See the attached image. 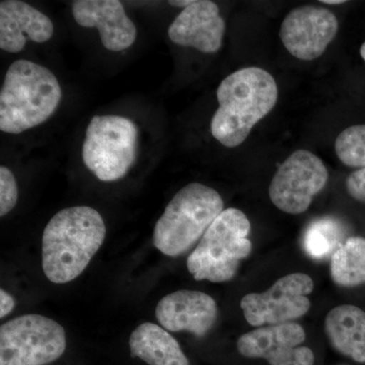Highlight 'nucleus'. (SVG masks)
<instances>
[{"instance_id": "18", "label": "nucleus", "mask_w": 365, "mask_h": 365, "mask_svg": "<svg viewBox=\"0 0 365 365\" xmlns=\"http://www.w3.org/2000/svg\"><path fill=\"white\" fill-rule=\"evenodd\" d=\"M331 277L343 287H359L365 283V239L346 240L331 257Z\"/></svg>"}, {"instance_id": "2", "label": "nucleus", "mask_w": 365, "mask_h": 365, "mask_svg": "<svg viewBox=\"0 0 365 365\" xmlns=\"http://www.w3.org/2000/svg\"><path fill=\"white\" fill-rule=\"evenodd\" d=\"M216 96L220 107L211 120V133L225 148H234L272 111L278 88L265 69L247 67L223 79Z\"/></svg>"}, {"instance_id": "7", "label": "nucleus", "mask_w": 365, "mask_h": 365, "mask_svg": "<svg viewBox=\"0 0 365 365\" xmlns=\"http://www.w3.org/2000/svg\"><path fill=\"white\" fill-rule=\"evenodd\" d=\"M66 349L63 327L42 314H24L0 327V365L49 364Z\"/></svg>"}, {"instance_id": "25", "label": "nucleus", "mask_w": 365, "mask_h": 365, "mask_svg": "<svg viewBox=\"0 0 365 365\" xmlns=\"http://www.w3.org/2000/svg\"><path fill=\"white\" fill-rule=\"evenodd\" d=\"M322 4H329V6H336V4H345L344 0H322Z\"/></svg>"}, {"instance_id": "24", "label": "nucleus", "mask_w": 365, "mask_h": 365, "mask_svg": "<svg viewBox=\"0 0 365 365\" xmlns=\"http://www.w3.org/2000/svg\"><path fill=\"white\" fill-rule=\"evenodd\" d=\"M168 4L173 6L184 7V9H186V7L193 4V0H177V1H169Z\"/></svg>"}, {"instance_id": "20", "label": "nucleus", "mask_w": 365, "mask_h": 365, "mask_svg": "<svg viewBox=\"0 0 365 365\" xmlns=\"http://www.w3.org/2000/svg\"><path fill=\"white\" fill-rule=\"evenodd\" d=\"M335 150L344 165L365 169V125H355L341 132L336 139Z\"/></svg>"}, {"instance_id": "3", "label": "nucleus", "mask_w": 365, "mask_h": 365, "mask_svg": "<svg viewBox=\"0 0 365 365\" xmlns=\"http://www.w3.org/2000/svg\"><path fill=\"white\" fill-rule=\"evenodd\" d=\"M61 98V86L51 71L30 60H16L0 91V130L21 134L39 126L54 114Z\"/></svg>"}, {"instance_id": "6", "label": "nucleus", "mask_w": 365, "mask_h": 365, "mask_svg": "<svg viewBox=\"0 0 365 365\" xmlns=\"http://www.w3.org/2000/svg\"><path fill=\"white\" fill-rule=\"evenodd\" d=\"M138 129L128 118L93 116L83 144L86 167L103 182L126 176L135 163Z\"/></svg>"}, {"instance_id": "5", "label": "nucleus", "mask_w": 365, "mask_h": 365, "mask_svg": "<svg viewBox=\"0 0 365 365\" xmlns=\"http://www.w3.org/2000/svg\"><path fill=\"white\" fill-rule=\"evenodd\" d=\"M251 223L242 211L225 209L204 234L187 260L196 280L227 282L239 270L240 263L252 251Z\"/></svg>"}, {"instance_id": "12", "label": "nucleus", "mask_w": 365, "mask_h": 365, "mask_svg": "<svg viewBox=\"0 0 365 365\" xmlns=\"http://www.w3.org/2000/svg\"><path fill=\"white\" fill-rule=\"evenodd\" d=\"M155 316L170 332H189L203 337L217 319V304L210 295L197 290H178L158 302Z\"/></svg>"}, {"instance_id": "17", "label": "nucleus", "mask_w": 365, "mask_h": 365, "mask_svg": "<svg viewBox=\"0 0 365 365\" xmlns=\"http://www.w3.org/2000/svg\"><path fill=\"white\" fill-rule=\"evenodd\" d=\"M129 346L132 357L148 365H190L178 341L163 327L143 323L132 332Z\"/></svg>"}, {"instance_id": "8", "label": "nucleus", "mask_w": 365, "mask_h": 365, "mask_svg": "<svg viewBox=\"0 0 365 365\" xmlns=\"http://www.w3.org/2000/svg\"><path fill=\"white\" fill-rule=\"evenodd\" d=\"M328 179V170L321 158L309 150H297L278 168L269 187V196L283 212L300 215L325 188Z\"/></svg>"}, {"instance_id": "22", "label": "nucleus", "mask_w": 365, "mask_h": 365, "mask_svg": "<svg viewBox=\"0 0 365 365\" xmlns=\"http://www.w3.org/2000/svg\"><path fill=\"white\" fill-rule=\"evenodd\" d=\"M346 188L352 198L365 203V169L353 172L346 180Z\"/></svg>"}, {"instance_id": "9", "label": "nucleus", "mask_w": 365, "mask_h": 365, "mask_svg": "<svg viewBox=\"0 0 365 365\" xmlns=\"http://www.w3.org/2000/svg\"><path fill=\"white\" fill-rule=\"evenodd\" d=\"M314 281L304 273L288 274L262 294L245 295L241 307L251 326H275L302 318L311 309L307 295Z\"/></svg>"}, {"instance_id": "10", "label": "nucleus", "mask_w": 365, "mask_h": 365, "mask_svg": "<svg viewBox=\"0 0 365 365\" xmlns=\"http://www.w3.org/2000/svg\"><path fill=\"white\" fill-rule=\"evenodd\" d=\"M339 23L332 11L324 7L304 6L292 9L280 28V39L295 58L311 61L319 58L335 39Z\"/></svg>"}, {"instance_id": "1", "label": "nucleus", "mask_w": 365, "mask_h": 365, "mask_svg": "<svg viewBox=\"0 0 365 365\" xmlns=\"http://www.w3.org/2000/svg\"><path fill=\"white\" fill-rule=\"evenodd\" d=\"M102 215L88 206L62 209L46 225L42 239V267L56 284L78 278L102 247L106 237Z\"/></svg>"}, {"instance_id": "16", "label": "nucleus", "mask_w": 365, "mask_h": 365, "mask_svg": "<svg viewBox=\"0 0 365 365\" xmlns=\"http://www.w3.org/2000/svg\"><path fill=\"white\" fill-rule=\"evenodd\" d=\"M325 330L334 349L359 364H365V312L342 304L329 312Z\"/></svg>"}, {"instance_id": "4", "label": "nucleus", "mask_w": 365, "mask_h": 365, "mask_svg": "<svg viewBox=\"0 0 365 365\" xmlns=\"http://www.w3.org/2000/svg\"><path fill=\"white\" fill-rule=\"evenodd\" d=\"M216 190L191 182L173 197L153 230V246L169 257L186 253L225 209Z\"/></svg>"}, {"instance_id": "23", "label": "nucleus", "mask_w": 365, "mask_h": 365, "mask_svg": "<svg viewBox=\"0 0 365 365\" xmlns=\"http://www.w3.org/2000/svg\"><path fill=\"white\" fill-rule=\"evenodd\" d=\"M14 299L6 290H0V318L4 319L14 309Z\"/></svg>"}, {"instance_id": "19", "label": "nucleus", "mask_w": 365, "mask_h": 365, "mask_svg": "<svg viewBox=\"0 0 365 365\" xmlns=\"http://www.w3.org/2000/svg\"><path fill=\"white\" fill-rule=\"evenodd\" d=\"M342 225L334 218L325 217L313 222L304 232V252L314 260L332 257L342 242Z\"/></svg>"}, {"instance_id": "26", "label": "nucleus", "mask_w": 365, "mask_h": 365, "mask_svg": "<svg viewBox=\"0 0 365 365\" xmlns=\"http://www.w3.org/2000/svg\"><path fill=\"white\" fill-rule=\"evenodd\" d=\"M360 55H361L362 59L365 61V42L362 44L361 48H360Z\"/></svg>"}, {"instance_id": "21", "label": "nucleus", "mask_w": 365, "mask_h": 365, "mask_svg": "<svg viewBox=\"0 0 365 365\" xmlns=\"http://www.w3.org/2000/svg\"><path fill=\"white\" fill-rule=\"evenodd\" d=\"M19 198L18 182L9 168L0 167V216L4 217L16 207Z\"/></svg>"}, {"instance_id": "15", "label": "nucleus", "mask_w": 365, "mask_h": 365, "mask_svg": "<svg viewBox=\"0 0 365 365\" xmlns=\"http://www.w3.org/2000/svg\"><path fill=\"white\" fill-rule=\"evenodd\" d=\"M53 34L52 21L35 7L19 0L0 2V48L4 51H23L26 40L45 43Z\"/></svg>"}, {"instance_id": "14", "label": "nucleus", "mask_w": 365, "mask_h": 365, "mask_svg": "<svg viewBox=\"0 0 365 365\" xmlns=\"http://www.w3.org/2000/svg\"><path fill=\"white\" fill-rule=\"evenodd\" d=\"M225 33V20L217 4L196 0L182 9L168 30L173 43L203 53H215L222 48Z\"/></svg>"}, {"instance_id": "11", "label": "nucleus", "mask_w": 365, "mask_h": 365, "mask_svg": "<svg viewBox=\"0 0 365 365\" xmlns=\"http://www.w3.org/2000/svg\"><path fill=\"white\" fill-rule=\"evenodd\" d=\"M304 328L297 323L265 326L244 334L237 350L248 359L267 360L270 365H314V352L306 346Z\"/></svg>"}, {"instance_id": "13", "label": "nucleus", "mask_w": 365, "mask_h": 365, "mask_svg": "<svg viewBox=\"0 0 365 365\" xmlns=\"http://www.w3.org/2000/svg\"><path fill=\"white\" fill-rule=\"evenodd\" d=\"M71 9L79 26L98 29L106 49L124 51L135 43L136 26L118 0H76Z\"/></svg>"}]
</instances>
